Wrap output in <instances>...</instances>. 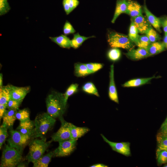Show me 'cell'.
Here are the masks:
<instances>
[{
	"mask_svg": "<svg viewBox=\"0 0 167 167\" xmlns=\"http://www.w3.org/2000/svg\"><path fill=\"white\" fill-rule=\"evenodd\" d=\"M46 104L47 113L50 116L54 118L63 117L67 105L63 94L52 91L47 96Z\"/></svg>",
	"mask_w": 167,
	"mask_h": 167,
	"instance_id": "6da1fadb",
	"label": "cell"
},
{
	"mask_svg": "<svg viewBox=\"0 0 167 167\" xmlns=\"http://www.w3.org/2000/svg\"><path fill=\"white\" fill-rule=\"evenodd\" d=\"M35 127L30 136L31 139L42 138L54 126L56 120L44 113L37 115L35 119Z\"/></svg>",
	"mask_w": 167,
	"mask_h": 167,
	"instance_id": "7a4b0ae2",
	"label": "cell"
},
{
	"mask_svg": "<svg viewBox=\"0 0 167 167\" xmlns=\"http://www.w3.org/2000/svg\"><path fill=\"white\" fill-rule=\"evenodd\" d=\"M40 138L32 139L28 143L29 152L26 157L28 162L33 163L42 156L52 142L47 141L44 137Z\"/></svg>",
	"mask_w": 167,
	"mask_h": 167,
	"instance_id": "3957f363",
	"label": "cell"
},
{
	"mask_svg": "<svg viewBox=\"0 0 167 167\" xmlns=\"http://www.w3.org/2000/svg\"><path fill=\"white\" fill-rule=\"evenodd\" d=\"M22 153L17 149L6 145L2 152L0 166L15 167L21 162Z\"/></svg>",
	"mask_w": 167,
	"mask_h": 167,
	"instance_id": "277c9868",
	"label": "cell"
},
{
	"mask_svg": "<svg viewBox=\"0 0 167 167\" xmlns=\"http://www.w3.org/2000/svg\"><path fill=\"white\" fill-rule=\"evenodd\" d=\"M108 42L113 48H122L129 50L134 47L133 43L127 36L114 32H110L108 34Z\"/></svg>",
	"mask_w": 167,
	"mask_h": 167,
	"instance_id": "5b68a950",
	"label": "cell"
},
{
	"mask_svg": "<svg viewBox=\"0 0 167 167\" xmlns=\"http://www.w3.org/2000/svg\"><path fill=\"white\" fill-rule=\"evenodd\" d=\"M9 132L10 136L7 140L8 145L23 152L25 147L28 144L30 137L13 128L10 129Z\"/></svg>",
	"mask_w": 167,
	"mask_h": 167,
	"instance_id": "8992f818",
	"label": "cell"
},
{
	"mask_svg": "<svg viewBox=\"0 0 167 167\" xmlns=\"http://www.w3.org/2000/svg\"><path fill=\"white\" fill-rule=\"evenodd\" d=\"M77 140L70 139L59 142L58 146L53 151V157H63L70 155L75 149Z\"/></svg>",
	"mask_w": 167,
	"mask_h": 167,
	"instance_id": "52a82bcc",
	"label": "cell"
},
{
	"mask_svg": "<svg viewBox=\"0 0 167 167\" xmlns=\"http://www.w3.org/2000/svg\"><path fill=\"white\" fill-rule=\"evenodd\" d=\"M61 126L58 131L51 136L52 141L60 142L71 139V132L69 122L64 119L63 117L59 118Z\"/></svg>",
	"mask_w": 167,
	"mask_h": 167,
	"instance_id": "ba28073f",
	"label": "cell"
},
{
	"mask_svg": "<svg viewBox=\"0 0 167 167\" xmlns=\"http://www.w3.org/2000/svg\"><path fill=\"white\" fill-rule=\"evenodd\" d=\"M101 135L104 140L109 145L113 150L126 156H131L130 143L113 142L108 139L103 135L101 134Z\"/></svg>",
	"mask_w": 167,
	"mask_h": 167,
	"instance_id": "9c48e42d",
	"label": "cell"
},
{
	"mask_svg": "<svg viewBox=\"0 0 167 167\" xmlns=\"http://www.w3.org/2000/svg\"><path fill=\"white\" fill-rule=\"evenodd\" d=\"M10 99L17 101H23L30 91L29 86L19 87L10 85Z\"/></svg>",
	"mask_w": 167,
	"mask_h": 167,
	"instance_id": "30bf717a",
	"label": "cell"
},
{
	"mask_svg": "<svg viewBox=\"0 0 167 167\" xmlns=\"http://www.w3.org/2000/svg\"><path fill=\"white\" fill-rule=\"evenodd\" d=\"M131 20L134 23L139 32L141 34H145L147 30L151 26L147 18L143 15L131 18Z\"/></svg>",
	"mask_w": 167,
	"mask_h": 167,
	"instance_id": "8fae6325",
	"label": "cell"
},
{
	"mask_svg": "<svg viewBox=\"0 0 167 167\" xmlns=\"http://www.w3.org/2000/svg\"><path fill=\"white\" fill-rule=\"evenodd\" d=\"M109 96L112 101L118 104L119 100L114 80V65L110 66L109 72Z\"/></svg>",
	"mask_w": 167,
	"mask_h": 167,
	"instance_id": "7c38bea8",
	"label": "cell"
},
{
	"mask_svg": "<svg viewBox=\"0 0 167 167\" xmlns=\"http://www.w3.org/2000/svg\"><path fill=\"white\" fill-rule=\"evenodd\" d=\"M125 54L129 58L134 60H139L149 56L147 49L139 47L136 49L133 48L129 50Z\"/></svg>",
	"mask_w": 167,
	"mask_h": 167,
	"instance_id": "4fadbf2b",
	"label": "cell"
},
{
	"mask_svg": "<svg viewBox=\"0 0 167 167\" xmlns=\"http://www.w3.org/2000/svg\"><path fill=\"white\" fill-rule=\"evenodd\" d=\"M17 110L6 109L3 114L2 124L5 125L9 130L13 128L14 122L17 119L16 114Z\"/></svg>",
	"mask_w": 167,
	"mask_h": 167,
	"instance_id": "5bb4252c",
	"label": "cell"
},
{
	"mask_svg": "<svg viewBox=\"0 0 167 167\" xmlns=\"http://www.w3.org/2000/svg\"><path fill=\"white\" fill-rule=\"evenodd\" d=\"M128 5L125 14L135 17L142 15V10L141 5L136 1L127 0Z\"/></svg>",
	"mask_w": 167,
	"mask_h": 167,
	"instance_id": "9a60e30c",
	"label": "cell"
},
{
	"mask_svg": "<svg viewBox=\"0 0 167 167\" xmlns=\"http://www.w3.org/2000/svg\"><path fill=\"white\" fill-rule=\"evenodd\" d=\"M143 10L146 16V18L149 22L156 29L160 32H161V21L160 18H159L153 14L147 8L145 4L143 6Z\"/></svg>",
	"mask_w": 167,
	"mask_h": 167,
	"instance_id": "2e32d148",
	"label": "cell"
},
{
	"mask_svg": "<svg viewBox=\"0 0 167 167\" xmlns=\"http://www.w3.org/2000/svg\"><path fill=\"white\" fill-rule=\"evenodd\" d=\"M69 125L71 132V139H78L89 130V129L87 127H78L71 123L69 122Z\"/></svg>",
	"mask_w": 167,
	"mask_h": 167,
	"instance_id": "e0dca14e",
	"label": "cell"
},
{
	"mask_svg": "<svg viewBox=\"0 0 167 167\" xmlns=\"http://www.w3.org/2000/svg\"><path fill=\"white\" fill-rule=\"evenodd\" d=\"M35 127L34 121L20 122L16 130L21 133L30 137Z\"/></svg>",
	"mask_w": 167,
	"mask_h": 167,
	"instance_id": "ac0fdd59",
	"label": "cell"
},
{
	"mask_svg": "<svg viewBox=\"0 0 167 167\" xmlns=\"http://www.w3.org/2000/svg\"><path fill=\"white\" fill-rule=\"evenodd\" d=\"M128 5L127 0H117L115 10L111 22L114 23L121 14L125 13Z\"/></svg>",
	"mask_w": 167,
	"mask_h": 167,
	"instance_id": "d6986e66",
	"label": "cell"
},
{
	"mask_svg": "<svg viewBox=\"0 0 167 167\" xmlns=\"http://www.w3.org/2000/svg\"><path fill=\"white\" fill-rule=\"evenodd\" d=\"M165 49L163 42L156 41L151 43L148 46L147 50L150 56L161 53Z\"/></svg>",
	"mask_w": 167,
	"mask_h": 167,
	"instance_id": "ffe728a7",
	"label": "cell"
},
{
	"mask_svg": "<svg viewBox=\"0 0 167 167\" xmlns=\"http://www.w3.org/2000/svg\"><path fill=\"white\" fill-rule=\"evenodd\" d=\"M54 156L53 151L50 152L47 154L43 155L34 162L33 167H47Z\"/></svg>",
	"mask_w": 167,
	"mask_h": 167,
	"instance_id": "44dd1931",
	"label": "cell"
},
{
	"mask_svg": "<svg viewBox=\"0 0 167 167\" xmlns=\"http://www.w3.org/2000/svg\"><path fill=\"white\" fill-rule=\"evenodd\" d=\"M49 38L52 41L61 47L65 48L71 47V40L65 35H61L58 36Z\"/></svg>",
	"mask_w": 167,
	"mask_h": 167,
	"instance_id": "7402d4cb",
	"label": "cell"
},
{
	"mask_svg": "<svg viewBox=\"0 0 167 167\" xmlns=\"http://www.w3.org/2000/svg\"><path fill=\"white\" fill-rule=\"evenodd\" d=\"M155 78V76L152 77L133 79L125 82L122 86L124 87H135L139 86L148 83L150 81Z\"/></svg>",
	"mask_w": 167,
	"mask_h": 167,
	"instance_id": "603a6c76",
	"label": "cell"
},
{
	"mask_svg": "<svg viewBox=\"0 0 167 167\" xmlns=\"http://www.w3.org/2000/svg\"><path fill=\"white\" fill-rule=\"evenodd\" d=\"M74 68L75 74L77 77L85 76L91 74L86 64L76 63L75 64Z\"/></svg>",
	"mask_w": 167,
	"mask_h": 167,
	"instance_id": "cb8c5ba5",
	"label": "cell"
},
{
	"mask_svg": "<svg viewBox=\"0 0 167 167\" xmlns=\"http://www.w3.org/2000/svg\"><path fill=\"white\" fill-rule=\"evenodd\" d=\"M10 85L2 86L0 88V104L7 105L10 99Z\"/></svg>",
	"mask_w": 167,
	"mask_h": 167,
	"instance_id": "d4e9b609",
	"label": "cell"
},
{
	"mask_svg": "<svg viewBox=\"0 0 167 167\" xmlns=\"http://www.w3.org/2000/svg\"><path fill=\"white\" fill-rule=\"evenodd\" d=\"M157 148L156 150L167 151V135L160 131L156 136Z\"/></svg>",
	"mask_w": 167,
	"mask_h": 167,
	"instance_id": "484cf974",
	"label": "cell"
},
{
	"mask_svg": "<svg viewBox=\"0 0 167 167\" xmlns=\"http://www.w3.org/2000/svg\"><path fill=\"white\" fill-rule=\"evenodd\" d=\"M93 37V36L88 37L81 36L78 33L75 34L74 35L73 39L71 40V47L77 49L79 47L85 40Z\"/></svg>",
	"mask_w": 167,
	"mask_h": 167,
	"instance_id": "4316f807",
	"label": "cell"
},
{
	"mask_svg": "<svg viewBox=\"0 0 167 167\" xmlns=\"http://www.w3.org/2000/svg\"><path fill=\"white\" fill-rule=\"evenodd\" d=\"M78 0H63V5L66 15L69 14L78 6Z\"/></svg>",
	"mask_w": 167,
	"mask_h": 167,
	"instance_id": "83f0119b",
	"label": "cell"
},
{
	"mask_svg": "<svg viewBox=\"0 0 167 167\" xmlns=\"http://www.w3.org/2000/svg\"><path fill=\"white\" fill-rule=\"evenodd\" d=\"M139 32L133 22L131 21L129 29L128 37L131 41L137 45L139 36Z\"/></svg>",
	"mask_w": 167,
	"mask_h": 167,
	"instance_id": "f1b7e54d",
	"label": "cell"
},
{
	"mask_svg": "<svg viewBox=\"0 0 167 167\" xmlns=\"http://www.w3.org/2000/svg\"><path fill=\"white\" fill-rule=\"evenodd\" d=\"M17 119L20 122H23L30 121V113L27 109L18 110L16 114Z\"/></svg>",
	"mask_w": 167,
	"mask_h": 167,
	"instance_id": "f546056e",
	"label": "cell"
},
{
	"mask_svg": "<svg viewBox=\"0 0 167 167\" xmlns=\"http://www.w3.org/2000/svg\"><path fill=\"white\" fill-rule=\"evenodd\" d=\"M151 43L156 42L161 39L160 35L151 26L145 33Z\"/></svg>",
	"mask_w": 167,
	"mask_h": 167,
	"instance_id": "4dcf8cb0",
	"label": "cell"
},
{
	"mask_svg": "<svg viewBox=\"0 0 167 167\" xmlns=\"http://www.w3.org/2000/svg\"><path fill=\"white\" fill-rule=\"evenodd\" d=\"M82 89L87 93L99 96L96 88L94 84L91 82H88L84 84L82 87Z\"/></svg>",
	"mask_w": 167,
	"mask_h": 167,
	"instance_id": "1f68e13d",
	"label": "cell"
},
{
	"mask_svg": "<svg viewBox=\"0 0 167 167\" xmlns=\"http://www.w3.org/2000/svg\"><path fill=\"white\" fill-rule=\"evenodd\" d=\"M156 156L157 162L159 165L167 163V151L156 150Z\"/></svg>",
	"mask_w": 167,
	"mask_h": 167,
	"instance_id": "d6a6232c",
	"label": "cell"
},
{
	"mask_svg": "<svg viewBox=\"0 0 167 167\" xmlns=\"http://www.w3.org/2000/svg\"><path fill=\"white\" fill-rule=\"evenodd\" d=\"M8 128L4 124H2L0 126V149L4 143L6 138L8 136L7 131Z\"/></svg>",
	"mask_w": 167,
	"mask_h": 167,
	"instance_id": "836d02e7",
	"label": "cell"
},
{
	"mask_svg": "<svg viewBox=\"0 0 167 167\" xmlns=\"http://www.w3.org/2000/svg\"><path fill=\"white\" fill-rule=\"evenodd\" d=\"M151 43L149 39L146 35H139L136 45L138 47L147 49L148 46Z\"/></svg>",
	"mask_w": 167,
	"mask_h": 167,
	"instance_id": "e575fe53",
	"label": "cell"
},
{
	"mask_svg": "<svg viewBox=\"0 0 167 167\" xmlns=\"http://www.w3.org/2000/svg\"><path fill=\"white\" fill-rule=\"evenodd\" d=\"M121 55L120 50L117 48H113L110 49L108 54L109 58L114 61L118 60L120 58Z\"/></svg>",
	"mask_w": 167,
	"mask_h": 167,
	"instance_id": "d590c367",
	"label": "cell"
},
{
	"mask_svg": "<svg viewBox=\"0 0 167 167\" xmlns=\"http://www.w3.org/2000/svg\"><path fill=\"white\" fill-rule=\"evenodd\" d=\"M78 87V84H74L71 85L67 88L65 93L63 94L66 102H67L69 97L76 92Z\"/></svg>",
	"mask_w": 167,
	"mask_h": 167,
	"instance_id": "8d00e7d4",
	"label": "cell"
},
{
	"mask_svg": "<svg viewBox=\"0 0 167 167\" xmlns=\"http://www.w3.org/2000/svg\"><path fill=\"white\" fill-rule=\"evenodd\" d=\"M11 8L7 0H0V15L2 16L7 13Z\"/></svg>",
	"mask_w": 167,
	"mask_h": 167,
	"instance_id": "74e56055",
	"label": "cell"
},
{
	"mask_svg": "<svg viewBox=\"0 0 167 167\" xmlns=\"http://www.w3.org/2000/svg\"><path fill=\"white\" fill-rule=\"evenodd\" d=\"M86 65L91 74L99 71L103 66L102 64L97 63H86Z\"/></svg>",
	"mask_w": 167,
	"mask_h": 167,
	"instance_id": "f35d334b",
	"label": "cell"
},
{
	"mask_svg": "<svg viewBox=\"0 0 167 167\" xmlns=\"http://www.w3.org/2000/svg\"><path fill=\"white\" fill-rule=\"evenodd\" d=\"M22 101L10 99L7 103V109L18 110Z\"/></svg>",
	"mask_w": 167,
	"mask_h": 167,
	"instance_id": "ab89813d",
	"label": "cell"
},
{
	"mask_svg": "<svg viewBox=\"0 0 167 167\" xmlns=\"http://www.w3.org/2000/svg\"><path fill=\"white\" fill-rule=\"evenodd\" d=\"M75 30L71 24L68 21H66L63 28V32L65 35L74 33Z\"/></svg>",
	"mask_w": 167,
	"mask_h": 167,
	"instance_id": "60d3db41",
	"label": "cell"
},
{
	"mask_svg": "<svg viewBox=\"0 0 167 167\" xmlns=\"http://www.w3.org/2000/svg\"><path fill=\"white\" fill-rule=\"evenodd\" d=\"M161 26L162 27L165 34H167V16H165L160 18Z\"/></svg>",
	"mask_w": 167,
	"mask_h": 167,
	"instance_id": "b9f144b4",
	"label": "cell"
},
{
	"mask_svg": "<svg viewBox=\"0 0 167 167\" xmlns=\"http://www.w3.org/2000/svg\"><path fill=\"white\" fill-rule=\"evenodd\" d=\"M7 109V105L0 104V119L2 118L3 114Z\"/></svg>",
	"mask_w": 167,
	"mask_h": 167,
	"instance_id": "7bdbcfd3",
	"label": "cell"
},
{
	"mask_svg": "<svg viewBox=\"0 0 167 167\" xmlns=\"http://www.w3.org/2000/svg\"><path fill=\"white\" fill-rule=\"evenodd\" d=\"M160 131L163 134L167 135V122L161 125Z\"/></svg>",
	"mask_w": 167,
	"mask_h": 167,
	"instance_id": "ee69618b",
	"label": "cell"
},
{
	"mask_svg": "<svg viewBox=\"0 0 167 167\" xmlns=\"http://www.w3.org/2000/svg\"><path fill=\"white\" fill-rule=\"evenodd\" d=\"M163 42L164 44L165 49H167V34H165Z\"/></svg>",
	"mask_w": 167,
	"mask_h": 167,
	"instance_id": "f6af8a7d",
	"label": "cell"
},
{
	"mask_svg": "<svg viewBox=\"0 0 167 167\" xmlns=\"http://www.w3.org/2000/svg\"><path fill=\"white\" fill-rule=\"evenodd\" d=\"M108 166L105 164L101 163L97 164L90 166L91 167H107Z\"/></svg>",
	"mask_w": 167,
	"mask_h": 167,
	"instance_id": "bcb514c9",
	"label": "cell"
},
{
	"mask_svg": "<svg viewBox=\"0 0 167 167\" xmlns=\"http://www.w3.org/2000/svg\"><path fill=\"white\" fill-rule=\"evenodd\" d=\"M2 73L0 74V87H2Z\"/></svg>",
	"mask_w": 167,
	"mask_h": 167,
	"instance_id": "7dc6e473",
	"label": "cell"
},
{
	"mask_svg": "<svg viewBox=\"0 0 167 167\" xmlns=\"http://www.w3.org/2000/svg\"><path fill=\"white\" fill-rule=\"evenodd\" d=\"M17 167H25L26 165L25 163H19L17 165Z\"/></svg>",
	"mask_w": 167,
	"mask_h": 167,
	"instance_id": "c3c4849f",
	"label": "cell"
},
{
	"mask_svg": "<svg viewBox=\"0 0 167 167\" xmlns=\"http://www.w3.org/2000/svg\"><path fill=\"white\" fill-rule=\"evenodd\" d=\"M167 122V117L166 118L165 120V121H164V122L162 124H164Z\"/></svg>",
	"mask_w": 167,
	"mask_h": 167,
	"instance_id": "681fc988",
	"label": "cell"
},
{
	"mask_svg": "<svg viewBox=\"0 0 167 167\" xmlns=\"http://www.w3.org/2000/svg\"><path fill=\"white\" fill-rule=\"evenodd\" d=\"M164 167H167V164H165L163 166Z\"/></svg>",
	"mask_w": 167,
	"mask_h": 167,
	"instance_id": "f907efd6",
	"label": "cell"
}]
</instances>
